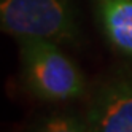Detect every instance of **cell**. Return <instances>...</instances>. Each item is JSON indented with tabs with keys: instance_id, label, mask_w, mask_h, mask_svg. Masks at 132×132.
Listing matches in <instances>:
<instances>
[{
	"instance_id": "cell-4",
	"label": "cell",
	"mask_w": 132,
	"mask_h": 132,
	"mask_svg": "<svg viewBox=\"0 0 132 132\" xmlns=\"http://www.w3.org/2000/svg\"><path fill=\"white\" fill-rule=\"evenodd\" d=\"M99 26L108 43L132 57V0H92Z\"/></svg>"
},
{
	"instance_id": "cell-1",
	"label": "cell",
	"mask_w": 132,
	"mask_h": 132,
	"mask_svg": "<svg viewBox=\"0 0 132 132\" xmlns=\"http://www.w3.org/2000/svg\"><path fill=\"white\" fill-rule=\"evenodd\" d=\"M22 80L35 97L46 102H64L83 96V73L57 43L45 40H19Z\"/></svg>"
},
{
	"instance_id": "cell-2",
	"label": "cell",
	"mask_w": 132,
	"mask_h": 132,
	"mask_svg": "<svg viewBox=\"0 0 132 132\" xmlns=\"http://www.w3.org/2000/svg\"><path fill=\"white\" fill-rule=\"evenodd\" d=\"M0 27L19 40L53 43L77 38V21L70 0H0Z\"/></svg>"
},
{
	"instance_id": "cell-5",
	"label": "cell",
	"mask_w": 132,
	"mask_h": 132,
	"mask_svg": "<svg viewBox=\"0 0 132 132\" xmlns=\"http://www.w3.org/2000/svg\"><path fill=\"white\" fill-rule=\"evenodd\" d=\"M45 130H57V132H80V130H88L86 127V122L78 121L77 118L73 116H65V115H57V116H53L50 119H46L43 122V127Z\"/></svg>"
},
{
	"instance_id": "cell-3",
	"label": "cell",
	"mask_w": 132,
	"mask_h": 132,
	"mask_svg": "<svg viewBox=\"0 0 132 132\" xmlns=\"http://www.w3.org/2000/svg\"><path fill=\"white\" fill-rule=\"evenodd\" d=\"M84 122L88 130L132 132V77L103 84L91 100Z\"/></svg>"
}]
</instances>
